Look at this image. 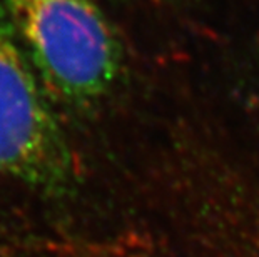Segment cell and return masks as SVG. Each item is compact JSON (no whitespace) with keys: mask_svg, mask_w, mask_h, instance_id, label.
Here are the masks:
<instances>
[{"mask_svg":"<svg viewBox=\"0 0 259 257\" xmlns=\"http://www.w3.org/2000/svg\"><path fill=\"white\" fill-rule=\"evenodd\" d=\"M0 174L49 194L75 182V157L0 7Z\"/></svg>","mask_w":259,"mask_h":257,"instance_id":"7a4b0ae2","label":"cell"},{"mask_svg":"<svg viewBox=\"0 0 259 257\" xmlns=\"http://www.w3.org/2000/svg\"><path fill=\"white\" fill-rule=\"evenodd\" d=\"M0 7L52 100L87 111L114 90L124 50L92 0H0Z\"/></svg>","mask_w":259,"mask_h":257,"instance_id":"6da1fadb","label":"cell"}]
</instances>
